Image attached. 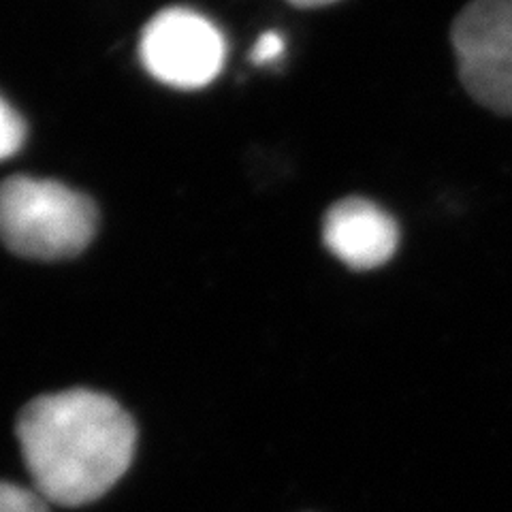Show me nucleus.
Instances as JSON below:
<instances>
[{"label":"nucleus","mask_w":512,"mask_h":512,"mask_svg":"<svg viewBox=\"0 0 512 512\" xmlns=\"http://www.w3.org/2000/svg\"><path fill=\"white\" fill-rule=\"evenodd\" d=\"M15 434L35 491L50 504L71 508L103 498L126 474L137 444L131 414L90 389L32 399Z\"/></svg>","instance_id":"f257e3e1"},{"label":"nucleus","mask_w":512,"mask_h":512,"mask_svg":"<svg viewBox=\"0 0 512 512\" xmlns=\"http://www.w3.org/2000/svg\"><path fill=\"white\" fill-rule=\"evenodd\" d=\"M96 205L54 180L15 175L0 184V242L32 261H62L92 242Z\"/></svg>","instance_id":"f03ea898"},{"label":"nucleus","mask_w":512,"mask_h":512,"mask_svg":"<svg viewBox=\"0 0 512 512\" xmlns=\"http://www.w3.org/2000/svg\"><path fill=\"white\" fill-rule=\"evenodd\" d=\"M451 41L472 99L512 116V0H472L457 15Z\"/></svg>","instance_id":"7ed1b4c3"},{"label":"nucleus","mask_w":512,"mask_h":512,"mask_svg":"<svg viewBox=\"0 0 512 512\" xmlns=\"http://www.w3.org/2000/svg\"><path fill=\"white\" fill-rule=\"evenodd\" d=\"M139 56L152 77L173 88H203L220 73L227 45L203 15L173 7L143 28Z\"/></svg>","instance_id":"20e7f679"},{"label":"nucleus","mask_w":512,"mask_h":512,"mask_svg":"<svg viewBox=\"0 0 512 512\" xmlns=\"http://www.w3.org/2000/svg\"><path fill=\"white\" fill-rule=\"evenodd\" d=\"M323 242L350 269H376L397 250V222L376 203L350 197L335 203L325 216Z\"/></svg>","instance_id":"39448f33"},{"label":"nucleus","mask_w":512,"mask_h":512,"mask_svg":"<svg viewBox=\"0 0 512 512\" xmlns=\"http://www.w3.org/2000/svg\"><path fill=\"white\" fill-rule=\"evenodd\" d=\"M26 139V124L3 96H0V160L18 154Z\"/></svg>","instance_id":"423d86ee"},{"label":"nucleus","mask_w":512,"mask_h":512,"mask_svg":"<svg viewBox=\"0 0 512 512\" xmlns=\"http://www.w3.org/2000/svg\"><path fill=\"white\" fill-rule=\"evenodd\" d=\"M47 504L50 502L35 489L0 480V512H50Z\"/></svg>","instance_id":"0eeeda50"},{"label":"nucleus","mask_w":512,"mask_h":512,"mask_svg":"<svg viewBox=\"0 0 512 512\" xmlns=\"http://www.w3.org/2000/svg\"><path fill=\"white\" fill-rule=\"evenodd\" d=\"M284 37L280 35V32L276 30H269V32H263V35L259 37V41L254 43L252 47V54H250V60L254 64H259V67H265V64H274L282 58L284 54Z\"/></svg>","instance_id":"6e6552de"},{"label":"nucleus","mask_w":512,"mask_h":512,"mask_svg":"<svg viewBox=\"0 0 512 512\" xmlns=\"http://www.w3.org/2000/svg\"><path fill=\"white\" fill-rule=\"evenodd\" d=\"M288 3L295 7H303V9H314V7H327L338 3V0H288Z\"/></svg>","instance_id":"1a4fd4ad"}]
</instances>
